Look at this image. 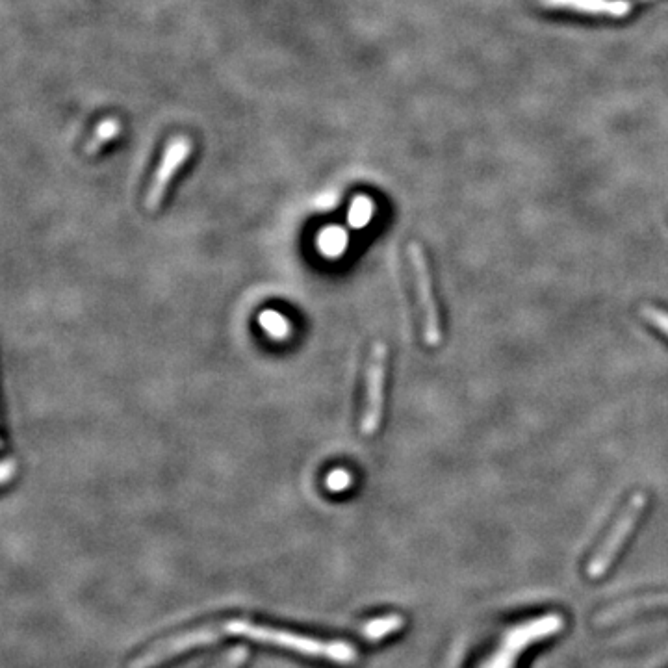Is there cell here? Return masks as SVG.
Here are the masks:
<instances>
[{
  "label": "cell",
  "mask_w": 668,
  "mask_h": 668,
  "mask_svg": "<svg viewBox=\"0 0 668 668\" xmlns=\"http://www.w3.org/2000/svg\"><path fill=\"white\" fill-rule=\"evenodd\" d=\"M192 155V143L188 138H175L167 145L166 153L160 160V166L156 169L153 182L147 190V197H145V208L149 212H155L162 205L164 197H166L167 188L171 184V180L175 177V173L179 171L180 167L184 166V162Z\"/></svg>",
  "instance_id": "6"
},
{
  "label": "cell",
  "mask_w": 668,
  "mask_h": 668,
  "mask_svg": "<svg viewBox=\"0 0 668 668\" xmlns=\"http://www.w3.org/2000/svg\"><path fill=\"white\" fill-rule=\"evenodd\" d=\"M546 8L587 13L594 17L624 19L630 15L635 0H540Z\"/></svg>",
  "instance_id": "7"
},
{
  "label": "cell",
  "mask_w": 668,
  "mask_h": 668,
  "mask_svg": "<svg viewBox=\"0 0 668 668\" xmlns=\"http://www.w3.org/2000/svg\"><path fill=\"white\" fill-rule=\"evenodd\" d=\"M635 2H644V0H635Z\"/></svg>",
  "instance_id": "14"
},
{
  "label": "cell",
  "mask_w": 668,
  "mask_h": 668,
  "mask_svg": "<svg viewBox=\"0 0 668 668\" xmlns=\"http://www.w3.org/2000/svg\"><path fill=\"white\" fill-rule=\"evenodd\" d=\"M245 659H247V648L238 646V648L231 650V654L225 657L223 661H219L216 668H240L244 665Z\"/></svg>",
  "instance_id": "12"
},
{
  "label": "cell",
  "mask_w": 668,
  "mask_h": 668,
  "mask_svg": "<svg viewBox=\"0 0 668 668\" xmlns=\"http://www.w3.org/2000/svg\"><path fill=\"white\" fill-rule=\"evenodd\" d=\"M386 364H388V347L385 342H377L372 347L368 372H366V403L360 420V431L366 437L377 433L383 420V405H385Z\"/></svg>",
  "instance_id": "4"
},
{
  "label": "cell",
  "mask_w": 668,
  "mask_h": 668,
  "mask_svg": "<svg viewBox=\"0 0 668 668\" xmlns=\"http://www.w3.org/2000/svg\"><path fill=\"white\" fill-rule=\"evenodd\" d=\"M644 318L650 323H654L657 329L668 336V312L663 309H657L652 305H646L643 309Z\"/></svg>",
  "instance_id": "11"
},
{
  "label": "cell",
  "mask_w": 668,
  "mask_h": 668,
  "mask_svg": "<svg viewBox=\"0 0 668 668\" xmlns=\"http://www.w3.org/2000/svg\"><path fill=\"white\" fill-rule=\"evenodd\" d=\"M644 507H646V496L643 492H637L631 496L630 501L626 503L624 511L618 516L617 522L611 527L609 535L605 537L604 542L600 544L598 552L592 555L589 565H587V576L591 579H600L607 574V570L617 559L620 548L628 540L631 531L637 526L639 518L643 516Z\"/></svg>",
  "instance_id": "3"
},
{
  "label": "cell",
  "mask_w": 668,
  "mask_h": 668,
  "mask_svg": "<svg viewBox=\"0 0 668 668\" xmlns=\"http://www.w3.org/2000/svg\"><path fill=\"white\" fill-rule=\"evenodd\" d=\"M405 626V618L401 615H386V617L373 618L368 620L362 628L360 633L368 639V641H379L383 637H388L392 633H398L403 630Z\"/></svg>",
  "instance_id": "9"
},
{
  "label": "cell",
  "mask_w": 668,
  "mask_h": 668,
  "mask_svg": "<svg viewBox=\"0 0 668 668\" xmlns=\"http://www.w3.org/2000/svg\"><path fill=\"white\" fill-rule=\"evenodd\" d=\"M119 132H121V123H119L117 119H114V117L104 119L103 123H101V125L97 127V130H95L93 138H91L88 145H86V153H88V155L99 153L101 147H104L106 143L112 142L114 138L119 136Z\"/></svg>",
  "instance_id": "10"
},
{
  "label": "cell",
  "mask_w": 668,
  "mask_h": 668,
  "mask_svg": "<svg viewBox=\"0 0 668 668\" xmlns=\"http://www.w3.org/2000/svg\"><path fill=\"white\" fill-rule=\"evenodd\" d=\"M409 253V262H411L412 277H414V286L418 292V301L422 309V318H424V340L429 347H437L442 342V329H440V316H438L437 301L433 294V284H431V273L427 266L422 245L411 242L407 247Z\"/></svg>",
  "instance_id": "5"
},
{
  "label": "cell",
  "mask_w": 668,
  "mask_h": 668,
  "mask_svg": "<svg viewBox=\"0 0 668 668\" xmlns=\"http://www.w3.org/2000/svg\"><path fill=\"white\" fill-rule=\"evenodd\" d=\"M221 637L240 635L255 643L271 644L303 656L318 657L336 665H351L357 661V650L344 641H322L309 635H299L294 631L279 630L273 626H262L249 620H225L218 622Z\"/></svg>",
  "instance_id": "1"
},
{
  "label": "cell",
  "mask_w": 668,
  "mask_h": 668,
  "mask_svg": "<svg viewBox=\"0 0 668 668\" xmlns=\"http://www.w3.org/2000/svg\"><path fill=\"white\" fill-rule=\"evenodd\" d=\"M15 472H17V464L13 463L12 459L2 461L0 463V485H6L8 481H12Z\"/></svg>",
  "instance_id": "13"
},
{
  "label": "cell",
  "mask_w": 668,
  "mask_h": 668,
  "mask_svg": "<svg viewBox=\"0 0 668 668\" xmlns=\"http://www.w3.org/2000/svg\"><path fill=\"white\" fill-rule=\"evenodd\" d=\"M563 626L565 618L559 613L540 615L537 618H529L522 624H516L501 635L498 646L477 668H516L518 659L527 648L557 635L563 630Z\"/></svg>",
  "instance_id": "2"
},
{
  "label": "cell",
  "mask_w": 668,
  "mask_h": 668,
  "mask_svg": "<svg viewBox=\"0 0 668 668\" xmlns=\"http://www.w3.org/2000/svg\"><path fill=\"white\" fill-rule=\"evenodd\" d=\"M668 607L667 592H659V594H644L639 598H631L626 602H618V604L611 605L604 609L598 617H596V624L598 626H609L615 624L620 620L641 615L646 611H656V609H665Z\"/></svg>",
  "instance_id": "8"
}]
</instances>
